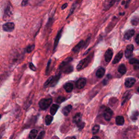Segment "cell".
<instances>
[{"label":"cell","instance_id":"obj_1","mask_svg":"<svg viewBox=\"0 0 139 139\" xmlns=\"http://www.w3.org/2000/svg\"><path fill=\"white\" fill-rule=\"evenodd\" d=\"M93 55H94V53H92L90 55L88 56L87 58L82 59V60L79 62V64L77 66V69L78 70H81L83 69L85 67L88 66V65L89 64V63H90V61L92 60V58H93Z\"/></svg>","mask_w":139,"mask_h":139},{"label":"cell","instance_id":"obj_2","mask_svg":"<svg viewBox=\"0 0 139 139\" xmlns=\"http://www.w3.org/2000/svg\"><path fill=\"white\" fill-rule=\"evenodd\" d=\"M52 103V98H43L39 101V106L41 110L47 109Z\"/></svg>","mask_w":139,"mask_h":139},{"label":"cell","instance_id":"obj_3","mask_svg":"<svg viewBox=\"0 0 139 139\" xmlns=\"http://www.w3.org/2000/svg\"><path fill=\"white\" fill-rule=\"evenodd\" d=\"M13 15V8L11 4H8L5 8L4 15H3V19L5 20H8L11 19Z\"/></svg>","mask_w":139,"mask_h":139},{"label":"cell","instance_id":"obj_4","mask_svg":"<svg viewBox=\"0 0 139 139\" xmlns=\"http://www.w3.org/2000/svg\"><path fill=\"white\" fill-rule=\"evenodd\" d=\"M15 25L13 22H7L3 25V31L7 32H11L14 31Z\"/></svg>","mask_w":139,"mask_h":139},{"label":"cell","instance_id":"obj_5","mask_svg":"<svg viewBox=\"0 0 139 139\" xmlns=\"http://www.w3.org/2000/svg\"><path fill=\"white\" fill-rule=\"evenodd\" d=\"M133 50H134V45L132 44L128 45L127 46L126 49H125L124 52L125 57L127 58H130L132 56V54H133Z\"/></svg>","mask_w":139,"mask_h":139},{"label":"cell","instance_id":"obj_6","mask_svg":"<svg viewBox=\"0 0 139 139\" xmlns=\"http://www.w3.org/2000/svg\"><path fill=\"white\" fill-rule=\"evenodd\" d=\"M116 2V0H105L103 5V9L104 11H108L112 7Z\"/></svg>","mask_w":139,"mask_h":139},{"label":"cell","instance_id":"obj_7","mask_svg":"<svg viewBox=\"0 0 139 139\" xmlns=\"http://www.w3.org/2000/svg\"><path fill=\"white\" fill-rule=\"evenodd\" d=\"M104 117L105 120L108 121H109L112 116V115H113V112L111 110L110 108H107L105 109V110L104 111Z\"/></svg>","mask_w":139,"mask_h":139},{"label":"cell","instance_id":"obj_8","mask_svg":"<svg viewBox=\"0 0 139 139\" xmlns=\"http://www.w3.org/2000/svg\"><path fill=\"white\" fill-rule=\"evenodd\" d=\"M112 55H113V51L112 49L108 48L105 53V60L107 62H109L112 59Z\"/></svg>","mask_w":139,"mask_h":139},{"label":"cell","instance_id":"obj_9","mask_svg":"<svg viewBox=\"0 0 139 139\" xmlns=\"http://www.w3.org/2000/svg\"><path fill=\"white\" fill-rule=\"evenodd\" d=\"M87 83V80L84 78H82L79 79L76 82V87L79 89H81L83 88Z\"/></svg>","mask_w":139,"mask_h":139},{"label":"cell","instance_id":"obj_10","mask_svg":"<svg viewBox=\"0 0 139 139\" xmlns=\"http://www.w3.org/2000/svg\"><path fill=\"white\" fill-rule=\"evenodd\" d=\"M136 82V80L134 78H128L125 79V85L127 88H131L133 87Z\"/></svg>","mask_w":139,"mask_h":139},{"label":"cell","instance_id":"obj_11","mask_svg":"<svg viewBox=\"0 0 139 139\" xmlns=\"http://www.w3.org/2000/svg\"><path fill=\"white\" fill-rule=\"evenodd\" d=\"M62 28L61 29L60 31H59L58 33V34L56 36L55 40H54V48H53V51H55L56 48H57L58 44L59 43V40H60V39L61 36V34H62Z\"/></svg>","mask_w":139,"mask_h":139},{"label":"cell","instance_id":"obj_12","mask_svg":"<svg viewBox=\"0 0 139 139\" xmlns=\"http://www.w3.org/2000/svg\"><path fill=\"white\" fill-rule=\"evenodd\" d=\"M60 70L66 74H68L73 71V70H74V67H73L72 66L68 64L67 65L61 68L60 69Z\"/></svg>","mask_w":139,"mask_h":139},{"label":"cell","instance_id":"obj_13","mask_svg":"<svg viewBox=\"0 0 139 139\" xmlns=\"http://www.w3.org/2000/svg\"><path fill=\"white\" fill-rule=\"evenodd\" d=\"M84 41L83 40H81V41L79 42V43L77 45H76L75 47L73 48L72 51L75 53L78 52L83 47H84Z\"/></svg>","mask_w":139,"mask_h":139},{"label":"cell","instance_id":"obj_14","mask_svg":"<svg viewBox=\"0 0 139 139\" xmlns=\"http://www.w3.org/2000/svg\"><path fill=\"white\" fill-rule=\"evenodd\" d=\"M129 63L130 64H133L134 65V68L135 70H139V60L132 58L129 60Z\"/></svg>","mask_w":139,"mask_h":139},{"label":"cell","instance_id":"obj_15","mask_svg":"<svg viewBox=\"0 0 139 139\" xmlns=\"http://www.w3.org/2000/svg\"><path fill=\"white\" fill-rule=\"evenodd\" d=\"M135 34V31L134 29H130L125 33L124 35V39L125 40L130 39Z\"/></svg>","mask_w":139,"mask_h":139},{"label":"cell","instance_id":"obj_16","mask_svg":"<svg viewBox=\"0 0 139 139\" xmlns=\"http://www.w3.org/2000/svg\"><path fill=\"white\" fill-rule=\"evenodd\" d=\"M123 55V53L122 51H120V52H118V53L116 54V55L115 56V57L113 61H112V64H116L118 63V62L120 61L121 59H122V57Z\"/></svg>","mask_w":139,"mask_h":139},{"label":"cell","instance_id":"obj_17","mask_svg":"<svg viewBox=\"0 0 139 139\" xmlns=\"http://www.w3.org/2000/svg\"><path fill=\"white\" fill-rule=\"evenodd\" d=\"M72 60H73V58L72 57H68L66 59H65V60L60 64V66H59V69L60 70L61 68L69 64L70 62Z\"/></svg>","mask_w":139,"mask_h":139},{"label":"cell","instance_id":"obj_18","mask_svg":"<svg viewBox=\"0 0 139 139\" xmlns=\"http://www.w3.org/2000/svg\"><path fill=\"white\" fill-rule=\"evenodd\" d=\"M72 107L71 105H68L66 106L64 108H62V112L65 116H67L68 115V114L70 112L71 110H72Z\"/></svg>","mask_w":139,"mask_h":139},{"label":"cell","instance_id":"obj_19","mask_svg":"<svg viewBox=\"0 0 139 139\" xmlns=\"http://www.w3.org/2000/svg\"><path fill=\"white\" fill-rule=\"evenodd\" d=\"M105 71L104 68L100 67L98 69V70L97 71V72H96L97 77L100 78H102L104 76V75L105 74Z\"/></svg>","mask_w":139,"mask_h":139},{"label":"cell","instance_id":"obj_20","mask_svg":"<svg viewBox=\"0 0 139 139\" xmlns=\"http://www.w3.org/2000/svg\"><path fill=\"white\" fill-rule=\"evenodd\" d=\"M64 88L67 92H71L74 89V86L70 83H67L64 85Z\"/></svg>","mask_w":139,"mask_h":139},{"label":"cell","instance_id":"obj_21","mask_svg":"<svg viewBox=\"0 0 139 139\" xmlns=\"http://www.w3.org/2000/svg\"><path fill=\"white\" fill-rule=\"evenodd\" d=\"M116 123L118 125H122L124 123V118L122 116H118L116 118Z\"/></svg>","mask_w":139,"mask_h":139},{"label":"cell","instance_id":"obj_22","mask_svg":"<svg viewBox=\"0 0 139 139\" xmlns=\"http://www.w3.org/2000/svg\"><path fill=\"white\" fill-rule=\"evenodd\" d=\"M60 74H59L57 76H53V77L52 81L51 83V87H54L56 85V84L57 83L58 81L59 80V79H60Z\"/></svg>","mask_w":139,"mask_h":139},{"label":"cell","instance_id":"obj_23","mask_svg":"<svg viewBox=\"0 0 139 139\" xmlns=\"http://www.w3.org/2000/svg\"><path fill=\"white\" fill-rule=\"evenodd\" d=\"M82 121V115L81 113H77L75 115V116L73 118V122L74 123H75L77 124L78 122H81Z\"/></svg>","mask_w":139,"mask_h":139},{"label":"cell","instance_id":"obj_24","mask_svg":"<svg viewBox=\"0 0 139 139\" xmlns=\"http://www.w3.org/2000/svg\"><path fill=\"white\" fill-rule=\"evenodd\" d=\"M118 71L119 72V73H120L122 75H124L127 72V68L126 67H125V66L124 64L120 65L118 67Z\"/></svg>","mask_w":139,"mask_h":139},{"label":"cell","instance_id":"obj_25","mask_svg":"<svg viewBox=\"0 0 139 139\" xmlns=\"http://www.w3.org/2000/svg\"><path fill=\"white\" fill-rule=\"evenodd\" d=\"M59 105L57 104H53L51 108L50 112L52 115H54L59 109Z\"/></svg>","mask_w":139,"mask_h":139},{"label":"cell","instance_id":"obj_26","mask_svg":"<svg viewBox=\"0 0 139 139\" xmlns=\"http://www.w3.org/2000/svg\"><path fill=\"white\" fill-rule=\"evenodd\" d=\"M38 130L35 129H33L30 131V133L29 134V138L30 139H34L36 135L38 134Z\"/></svg>","mask_w":139,"mask_h":139},{"label":"cell","instance_id":"obj_27","mask_svg":"<svg viewBox=\"0 0 139 139\" xmlns=\"http://www.w3.org/2000/svg\"><path fill=\"white\" fill-rule=\"evenodd\" d=\"M53 116L51 115H48L46 116V118H45V122H46V125H48L50 124L53 121Z\"/></svg>","mask_w":139,"mask_h":139},{"label":"cell","instance_id":"obj_28","mask_svg":"<svg viewBox=\"0 0 139 139\" xmlns=\"http://www.w3.org/2000/svg\"><path fill=\"white\" fill-rule=\"evenodd\" d=\"M138 116H139V112L138 111H135L133 112V114H132V115L131 116V119L133 121H135L137 120Z\"/></svg>","mask_w":139,"mask_h":139},{"label":"cell","instance_id":"obj_29","mask_svg":"<svg viewBox=\"0 0 139 139\" xmlns=\"http://www.w3.org/2000/svg\"><path fill=\"white\" fill-rule=\"evenodd\" d=\"M129 91H127L125 92V94L124 95L123 97V101H122V104L123 105L124 103H125V102H126L129 98L130 96H129Z\"/></svg>","mask_w":139,"mask_h":139},{"label":"cell","instance_id":"obj_30","mask_svg":"<svg viewBox=\"0 0 139 139\" xmlns=\"http://www.w3.org/2000/svg\"><path fill=\"white\" fill-rule=\"evenodd\" d=\"M53 77V76H51V77H49V78L47 79V81H46V82L45 83V84H44V88L47 87L48 85H50L51 83V82H52V81Z\"/></svg>","mask_w":139,"mask_h":139},{"label":"cell","instance_id":"obj_31","mask_svg":"<svg viewBox=\"0 0 139 139\" xmlns=\"http://www.w3.org/2000/svg\"><path fill=\"white\" fill-rule=\"evenodd\" d=\"M100 125H96L92 128V133L94 134H96L97 133H98V131L100 130Z\"/></svg>","mask_w":139,"mask_h":139},{"label":"cell","instance_id":"obj_32","mask_svg":"<svg viewBox=\"0 0 139 139\" xmlns=\"http://www.w3.org/2000/svg\"><path fill=\"white\" fill-rule=\"evenodd\" d=\"M35 48V45H29V46L26 48V51H27V53H31L34 50V49Z\"/></svg>","mask_w":139,"mask_h":139},{"label":"cell","instance_id":"obj_33","mask_svg":"<svg viewBox=\"0 0 139 139\" xmlns=\"http://www.w3.org/2000/svg\"><path fill=\"white\" fill-rule=\"evenodd\" d=\"M65 100H66L65 97H64L63 96H59L57 98V100H56V102H57L58 103H61L62 102H63Z\"/></svg>","mask_w":139,"mask_h":139},{"label":"cell","instance_id":"obj_34","mask_svg":"<svg viewBox=\"0 0 139 139\" xmlns=\"http://www.w3.org/2000/svg\"><path fill=\"white\" fill-rule=\"evenodd\" d=\"M76 8V5H75V3H74V4L73 5V6H72V7L71 11H70V12L69 14H68V15L67 16V18H66V19H68V18H69V16H70L73 14V13H74V11H75V10Z\"/></svg>","mask_w":139,"mask_h":139},{"label":"cell","instance_id":"obj_35","mask_svg":"<svg viewBox=\"0 0 139 139\" xmlns=\"http://www.w3.org/2000/svg\"><path fill=\"white\" fill-rule=\"evenodd\" d=\"M77 127L79 128V129H82L84 127L85 123H84V122H83L81 121V122H78V123H77Z\"/></svg>","mask_w":139,"mask_h":139},{"label":"cell","instance_id":"obj_36","mask_svg":"<svg viewBox=\"0 0 139 139\" xmlns=\"http://www.w3.org/2000/svg\"><path fill=\"white\" fill-rule=\"evenodd\" d=\"M5 130V128L4 125H2V127L0 128V139L2 138L3 134H4Z\"/></svg>","mask_w":139,"mask_h":139},{"label":"cell","instance_id":"obj_37","mask_svg":"<svg viewBox=\"0 0 139 139\" xmlns=\"http://www.w3.org/2000/svg\"><path fill=\"white\" fill-rule=\"evenodd\" d=\"M45 131H41V133H40V134H39V135L38 136L37 138H36V139H42L45 136Z\"/></svg>","mask_w":139,"mask_h":139},{"label":"cell","instance_id":"obj_38","mask_svg":"<svg viewBox=\"0 0 139 139\" xmlns=\"http://www.w3.org/2000/svg\"><path fill=\"white\" fill-rule=\"evenodd\" d=\"M51 60L50 59L48 62V64H47V68H46V75H48V72H49V66H50V65H51Z\"/></svg>","mask_w":139,"mask_h":139},{"label":"cell","instance_id":"obj_39","mask_svg":"<svg viewBox=\"0 0 139 139\" xmlns=\"http://www.w3.org/2000/svg\"><path fill=\"white\" fill-rule=\"evenodd\" d=\"M138 24V21L137 19H134L131 20V24L134 26H136Z\"/></svg>","mask_w":139,"mask_h":139},{"label":"cell","instance_id":"obj_40","mask_svg":"<svg viewBox=\"0 0 139 139\" xmlns=\"http://www.w3.org/2000/svg\"><path fill=\"white\" fill-rule=\"evenodd\" d=\"M29 68L33 71H35L36 70V68L35 67V66L33 64V63H32V62H30V63H29Z\"/></svg>","mask_w":139,"mask_h":139},{"label":"cell","instance_id":"obj_41","mask_svg":"<svg viewBox=\"0 0 139 139\" xmlns=\"http://www.w3.org/2000/svg\"><path fill=\"white\" fill-rule=\"evenodd\" d=\"M29 0H23L22 3H21V6H26L28 5Z\"/></svg>","mask_w":139,"mask_h":139},{"label":"cell","instance_id":"obj_42","mask_svg":"<svg viewBox=\"0 0 139 139\" xmlns=\"http://www.w3.org/2000/svg\"><path fill=\"white\" fill-rule=\"evenodd\" d=\"M135 41L138 45H139V34L136 36V38H135Z\"/></svg>","mask_w":139,"mask_h":139},{"label":"cell","instance_id":"obj_43","mask_svg":"<svg viewBox=\"0 0 139 139\" xmlns=\"http://www.w3.org/2000/svg\"><path fill=\"white\" fill-rule=\"evenodd\" d=\"M67 7V3H65V4L62 5V6L61 7V9H65Z\"/></svg>","mask_w":139,"mask_h":139},{"label":"cell","instance_id":"obj_44","mask_svg":"<svg viewBox=\"0 0 139 139\" xmlns=\"http://www.w3.org/2000/svg\"><path fill=\"white\" fill-rule=\"evenodd\" d=\"M130 1H131V0H126V6H125V7H126V8L127 7L128 5L129 4Z\"/></svg>","mask_w":139,"mask_h":139},{"label":"cell","instance_id":"obj_45","mask_svg":"<svg viewBox=\"0 0 139 139\" xmlns=\"http://www.w3.org/2000/svg\"><path fill=\"white\" fill-rule=\"evenodd\" d=\"M91 139H101V138L98 136H94Z\"/></svg>","mask_w":139,"mask_h":139},{"label":"cell","instance_id":"obj_46","mask_svg":"<svg viewBox=\"0 0 139 139\" xmlns=\"http://www.w3.org/2000/svg\"><path fill=\"white\" fill-rule=\"evenodd\" d=\"M120 15H124V13H122V14H121V13H120Z\"/></svg>","mask_w":139,"mask_h":139},{"label":"cell","instance_id":"obj_47","mask_svg":"<svg viewBox=\"0 0 139 139\" xmlns=\"http://www.w3.org/2000/svg\"><path fill=\"white\" fill-rule=\"evenodd\" d=\"M70 139H76V137H71Z\"/></svg>","mask_w":139,"mask_h":139},{"label":"cell","instance_id":"obj_48","mask_svg":"<svg viewBox=\"0 0 139 139\" xmlns=\"http://www.w3.org/2000/svg\"><path fill=\"white\" fill-rule=\"evenodd\" d=\"M137 91L139 92V87L137 88Z\"/></svg>","mask_w":139,"mask_h":139},{"label":"cell","instance_id":"obj_49","mask_svg":"<svg viewBox=\"0 0 139 139\" xmlns=\"http://www.w3.org/2000/svg\"><path fill=\"white\" fill-rule=\"evenodd\" d=\"M1 115H0V119H1Z\"/></svg>","mask_w":139,"mask_h":139},{"label":"cell","instance_id":"obj_50","mask_svg":"<svg viewBox=\"0 0 139 139\" xmlns=\"http://www.w3.org/2000/svg\"><path fill=\"white\" fill-rule=\"evenodd\" d=\"M120 1V0H117V1H118V2H119Z\"/></svg>","mask_w":139,"mask_h":139}]
</instances>
